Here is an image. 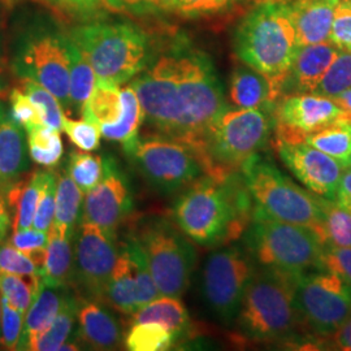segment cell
Listing matches in <instances>:
<instances>
[{"instance_id": "50", "label": "cell", "mask_w": 351, "mask_h": 351, "mask_svg": "<svg viewBox=\"0 0 351 351\" xmlns=\"http://www.w3.org/2000/svg\"><path fill=\"white\" fill-rule=\"evenodd\" d=\"M49 241V232H42L36 228H27L23 230H14L10 242L19 250L25 252L26 255L34 251L46 249Z\"/></svg>"}, {"instance_id": "36", "label": "cell", "mask_w": 351, "mask_h": 351, "mask_svg": "<svg viewBox=\"0 0 351 351\" xmlns=\"http://www.w3.org/2000/svg\"><path fill=\"white\" fill-rule=\"evenodd\" d=\"M177 342L175 335L156 323H133L125 336V346L130 351H164Z\"/></svg>"}, {"instance_id": "43", "label": "cell", "mask_w": 351, "mask_h": 351, "mask_svg": "<svg viewBox=\"0 0 351 351\" xmlns=\"http://www.w3.org/2000/svg\"><path fill=\"white\" fill-rule=\"evenodd\" d=\"M55 191L56 173L52 171L43 172V182L38 199L37 210L33 220V228L42 232H49L55 215Z\"/></svg>"}, {"instance_id": "54", "label": "cell", "mask_w": 351, "mask_h": 351, "mask_svg": "<svg viewBox=\"0 0 351 351\" xmlns=\"http://www.w3.org/2000/svg\"><path fill=\"white\" fill-rule=\"evenodd\" d=\"M10 228H11L10 206L7 203L4 193L0 190V242H3L7 237Z\"/></svg>"}, {"instance_id": "35", "label": "cell", "mask_w": 351, "mask_h": 351, "mask_svg": "<svg viewBox=\"0 0 351 351\" xmlns=\"http://www.w3.org/2000/svg\"><path fill=\"white\" fill-rule=\"evenodd\" d=\"M29 155L36 163L52 168L63 156V141L60 130L46 124L33 126L26 130Z\"/></svg>"}, {"instance_id": "49", "label": "cell", "mask_w": 351, "mask_h": 351, "mask_svg": "<svg viewBox=\"0 0 351 351\" xmlns=\"http://www.w3.org/2000/svg\"><path fill=\"white\" fill-rule=\"evenodd\" d=\"M53 8L68 16L88 20L97 17L106 7L104 0H46Z\"/></svg>"}, {"instance_id": "24", "label": "cell", "mask_w": 351, "mask_h": 351, "mask_svg": "<svg viewBox=\"0 0 351 351\" xmlns=\"http://www.w3.org/2000/svg\"><path fill=\"white\" fill-rule=\"evenodd\" d=\"M75 237H62L53 229L49 230L46 259L39 271L43 284L55 288H68L75 277Z\"/></svg>"}, {"instance_id": "1", "label": "cell", "mask_w": 351, "mask_h": 351, "mask_svg": "<svg viewBox=\"0 0 351 351\" xmlns=\"http://www.w3.org/2000/svg\"><path fill=\"white\" fill-rule=\"evenodd\" d=\"M130 86L143 121L158 136L184 142L202 156L208 128L228 108L221 82L204 52L177 40L154 56Z\"/></svg>"}, {"instance_id": "28", "label": "cell", "mask_w": 351, "mask_h": 351, "mask_svg": "<svg viewBox=\"0 0 351 351\" xmlns=\"http://www.w3.org/2000/svg\"><path fill=\"white\" fill-rule=\"evenodd\" d=\"M123 112L116 124L101 125V136L108 141L119 142L126 155L133 150L139 139V128L143 123L142 108L136 91L129 85L121 88Z\"/></svg>"}, {"instance_id": "17", "label": "cell", "mask_w": 351, "mask_h": 351, "mask_svg": "<svg viewBox=\"0 0 351 351\" xmlns=\"http://www.w3.org/2000/svg\"><path fill=\"white\" fill-rule=\"evenodd\" d=\"M276 149L281 162L304 188L322 198L335 199L343 171L339 162L306 142L276 141Z\"/></svg>"}, {"instance_id": "8", "label": "cell", "mask_w": 351, "mask_h": 351, "mask_svg": "<svg viewBox=\"0 0 351 351\" xmlns=\"http://www.w3.org/2000/svg\"><path fill=\"white\" fill-rule=\"evenodd\" d=\"M239 172L254 208L278 221L310 226L320 237L323 213L319 195L297 185L259 152L242 164Z\"/></svg>"}, {"instance_id": "5", "label": "cell", "mask_w": 351, "mask_h": 351, "mask_svg": "<svg viewBox=\"0 0 351 351\" xmlns=\"http://www.w3.org/2000/svg\"><path fill=\"white\" fill-rule=\"evenodd\" d=\"M297 277L275 268L258 267L234 320L242 337L258 343L294 337L300 328L294 306Z\"/></svg>"}, {"instance_id": "51", "label": "cell", "mask_w": 351, "mask_h": 351, "mask_svg": "<svg viewBox=\"0 0 351 351\" xmlns=\"http://www.w3.org/2000/svg\"><path fill=\"white\" fill-rule=\"evenodd\" d=\"M104 3L107 8L114 11L138 14L156 11V0H104Z\"/></svg>"}, {"instance_id": "4", "label": "cell", "mask_w": 351, "mask_h": 351, "mask_svg": "<svg viewBox=\"0 0 351 351\" xmlns=\"http://www.w3.org/2000/svg\"><path fill=\"white\" fill-rule=\"evenodd\" d=\"M69 38L88 59L98 81L113 85L130 82L149 65V36L132 23L90 21L75 26Z\"/></svg>"}, {"instance_id": "30", "label": "cell", "mask_w": 351, "mask_h": 351, "mask_svg": "<svg viewBox=\"0 0 351 351\" xmlns=\"http://www.w3.org/2000/svg\"><path fill=\"white\" fill-rule=\"evenodd\" d=\"M68 55H69V101L71 113L81 114L85 104L94 90L97 75L94 69L78 49V46L68 36Z\"/></svg>"}, {"instance_id": "40", "label": "cell", "mask_w": 351, "mask_h": 351, "mask_svg": "<svg viewBox=\"0 0 351 351\" xmlns=\"http://www.w3.org/2000/svg\"><path fill=\"white\" fill-rule=\"evenodd\" d=\"M349 88H351V52L339 50L315 88L314 94L336 98Z\"/></svg>"}, {"instance_id": "44", "label": "cell", "mask_w": 351, "mask_h": 351, "mask_svg": "<svg viewBox=\"0 0 351 351\" xmlns=\"http://www.w3.org/2000/svg\"><path fill=\"white\" fill-rule=\"evenodd\" d=\"M24 316L21 311L12 307L1 297V317H0V343L7 350H17L24 329Z\"/></svg>"}, {"instance_id": "53", "label": "cell", "mask_w": 351, "mask_h": 351, "mask_svg": "<svg viewBox=\"0 0 351 351\" xmlns=\"http://www.w3.org/2000/svg\"><path fill=\"white\" fill-rule=\"evenodd\" d=\"M332 343L339 350L351 351V315L348 320L332 335Z\"/></svg>"}, {"instance_id": "11", "label": "cell", "mask_w": 351, "mask_h": 351, "mask_svg": "<svg viewBox=\"0 0 351 351\" xmlns=\"http://www.w3.org/2000/svg\"><path fill=\"white\" fill-rule=\"evenodd\" d=\"M254 263L242 243L219 246L204 261L201 272V295L208 311L224 326L237 317L245 291L255 275Z\"/></svg>"}, {"instance_id": "12", "label": "cell", "mask_w": 351, "mask_h": 351, "mask_svg": "<svg viewBox=\"0 0 351 351\" xmlns=\"http://www.w3.org/2000/svg\"><path fill=\"white\" fill-rule=\"evenodd\" d=\"M151 188L169 195L206 173L199 152L184 142L151 136L139 138L126 155Z\"/></svg>"}, {"instance_id": "10", "label": "cell", "mask_w": 351, "mask_h": 351, "mask_svg": "<svg viewBox=\"0 0 351 351\" xmlns=\"http://www.w3.org/2000/svg\"><path fill=\"white\" fill-rule=\"evenodd\" d=\"M133 237L145 252L159 293L182 297L197 263V251L190 239L162 216L139 220Z\"/></svg>"}, {"instance_id": "27", "label": "cell", "mask_w": 351, "mask_h": 351, "mask_svg": "<svg viewBox=\"0 0 351 351\" xmlns=\"http://www.w3.org/2000/svg\"><path fill=\"white\" fill-rule=\"evenodd\" d=\"M103 302H107L121 314L133 315L139 308L133 265L121 246L119 247V258L104 291Z\"/></svg>"}, {"instance_id": "55", "label": "cell", "mask_w": 351, "mask_h": 351, "mask_svg": "<svg viewBox=\"0 0 351 351\" xmlns=\"http://www.w3.org/2000/svg\"><path fill=\"white\" fill-rule=\"evenodd\" d=\"M339 106V108L343 111V117L351 120V88L343 91L342 94L337 95L336 98H332Z\"/></svg>"}, {"instance_id": "20", "label": "cell", "mask_w": 351, "mask_h": 351, "mask_svg": "<svg viewBox=\"0 0 351 351\" xmlns=\"http://www.w3.org/2000/svg\"><path fill=\"white\" fill-rule=\"evenodd\" d=\"M77 301V337L93 350L117 349L123 339L117 319L99 301L85 297Z\"/></svg>"}, {"instance_id": "22", "label": "cell", "mask_w": 351, "mask_h": 351, "mask_svg": "<svg viewBox=\"0 0 351 351\" xmlns=\"http://www.w3.org/2000/svg\"><path fill=\"white\" fill-rule=\"evenodd\" d=\"M229 98L237 108H262L275 107L280 94L269 78L241 63L230 75Z\"/></svg>"}, {"instance_id": "31", "label": "cell", "mask_w": 351, "mask_h": 351, "mask_svg": "<svg viewBox=\"0 0 351 351\" xmlns=\"http://www.w3.org/2000/svg\"><path fill=\"white\" fill-rule=\"evenodd\" d=\"M77 306H78L77 297L66 289L62 307L56 315V317L45 332H42L39 336L33 339L29 350H60L64 342L73 336L75 322H77Z\"/></svg>"}, {"instance_id": "18", "label": "cell", "mask_w": 351, "mask_h": 351, "mask_svg": "<svg viewBox=\"0 0 351 351\" xmlns=\"http://www.w3.org/2000/svg\"><path fill=\"white\" fill-rule=\"evenodd\" d=\"M339 51L330 40L298 47L282 84L281 97L314 93Z\"/></svg>"}, {"instance_id": "48", "label": "cell", "mask_w": 351, "mask_h": 351, "mask_svg": "<svg viewBox=\"0 0 351 351\" xmlns=\"http://www.w3.org/2000/svg\"><path fill=\"white\" fill-rule=\"evenodd\" d=\"M329 40L339 50L351 52V0H339L333 14Z\"/></svg>"}, {"instance_id": "46", "label": "cell", "mask_w": 351, "mask_h": 351, "mask_svg": "<svg viewBox=\"0 0 351 351\" xmlns=\"http://www.w3.org/2000/svg\"><path fill=\"white\" fill-rule=\"evenodd\" d=\"M10 113L13 120L27 130L43 124L42 113L21 88H13L10 95Z\"/></svg>"}, {"instance_id": "25", "label": "cell", "mask_w": 351, "mask_h": 351, "mask_svg": "<svg viewBox=\"0 0 351 351\" xmlns=\"http://www.w3.org/2000/svg\"><path fill=\"white\" fill-rule=\"evenodd\" d=\"M133 323H156L175 335L177 342L184 339L191 328V320L185 304L180 298L159 295L154 301L139 307L132 315Z\"/></svg>"}, {"instance_id": "14", "label": "cell", "mask_w": 351, "mask_h": 351, "mask_svg": "<svg viewBox=\"0 0 351 351\" xmlns=\"http://www.w3.org/2000/svg\"><path fill=\"white\" fill-rule=\"evenodd\" d=\"M75 277L85 298L103 302L104 291L119 258L116 239L99 226L81 221L75 234Z\"/></svg>"}, {"instance_id": "47", "label": "cell", "mask_w": 351, "mask_h": 351, "mask_svg": "<svg viewBox=\"0 0 351 351\" xmlns=\"http://www.w3.org/2000/svg\"><path fill=\"white\" fill-rule=\"evenodd\" d=\"M0 274L39 275L37 265L11 242H0Z\"/></svg>"}, {"instance_id": "45", "label": "cell", "mask_w": 351, "mask_h": 351, "mask_svg": "<svg viewBox=\"0 0 351 351\" xmlns=\"http://www.w3.org/2000/svg\"><path fill=\"white\" fill-rule=\"evenodd\" d=\"M316 269L332 272L351 285V247H339L326 243L320 252Z\"/></svg>"}, {"instance_id": "39", "label": "cell", "mask_w": 351, "mask_h": 351, "mask_svg": "<svg viewBox=\"0 0 351 351\" xmlns=\"http://www.w3.org/2000/svg\"><path fill=\"white\" fill-rule=\"evenodd\" d=\"M242 0H156V11L178 17H202L223 12Z\"/></svg>"}, {"instance_id": "13", "label": "cell", "mask_w": 351, "mask_h": 351, "mask_svg": "<svg viewBox=\"0 0 351 351\" xmlns=\"http://www.w3.org/2000/svg\"><path fill=\"white\" fill-rule=\"evenodd\" d=\"M294 306L300 326L329 337L351 315V285L323 269L304 272L295 280Z\"/></svg>"}, {"instance_id": "19", "label": "cell", "mask_w": 351, "mask_h": 351, "mask_svg": "<svg viewBox=\"0 0 351 351\" xmlns=\"http://www.w3.org/2000/svg\"><path fill=\"white\" fill-rule=\"evenodd\" d=\"M25 129L17 124L10 110L0 101V190L7 191L29 168V149Z\"/></svg>"}, {"instance_id": "26", "label": "cell", "mask_w": 351, "mask_h": 351, "mask_svg": "<svg viewBox=\"0 0 351 351\" xmlns=\"http://www.w3.org/2000/svg\"><path fill=\"white\" fill-rule=\"evenodd\" d=\"M84 193L68 175L66 169L56 173L55 215L50 229L62 237H75L77 221L81 219Z\"/></svg>"}, {"instance_id": "7", "label": "cell", "mask_w": 351, "mask_h": 351, "mask_svg": "<svg viewBox=\"0 0 351 351\" xmlns=\"http://www.w3.org/2000/svg\"><path fill=\"white\" fill-rule=\"evenodd\" d=\"M275 107H228L220 113L208 128L202 145L206 173L232 172L263 150L274 133Z\"/></svg>"}, {"instance_id": "21", "label": "cell", "mask_w": 351, "mask_h": 351, "mask_svg": "<svg viewBox=\"0 0 351 351\" xmlns=\"http://www.w3.org/2000/svg\"><path fill=\"white\" fill-rule=\"evenodd\" d=\"M287 5L298 47L329 40L339 0H278Z\"/></svg>"}, {"instance_id": "32", "label": "cell", "mask_w": 351, "mask_h": 351, "mask_svg": "<svg viewBox=\"0 0 351 351\" xmlns=\"http://www.w3.org/2000/svg\"><path fill=\"white\" fill-rule=\"evenodd\" d=\"M303 142L333 158L343 168L351 165V120L341 117L313 134Z\"/></svg>"}, {"instance_id": "33", "label": "cell", "mask_w": 351, "mask_h": 351, "mask_svg": "<svg viewBox=\"0 0 351 351\" xmlns=\"http://www.w3.org/2000/svg\"><path fill=\"white\" fill-rule=\"evenodd\" d=\"M123 112V99L120 86L98 81L85 104L81 117L88 119L98 125L116 124Z\"/></svg>"}, {"instance_id": "29", "label": "cell", "mask_w": 351, "mask_h": 351, "mask_svg": "<svg viewBox=\"0 0 351 351\" xmlns=\"http://www.w3.org/2000/svg\"><path fill=\"white\" fill-rule=\"evenodd\" d=\"M43 172L37 171L26 180L20 178L5 194L10 208H14L13 232L33 226L38 199L43 182Z\"/></svg>"}, {"instance_id": "6", "label": "cell", "mask_w": 351, "mask_h": 351, "mask_svg": "<svg viewBox=\"0 0 351 351\" xmlns=\"http://www.w3.org/2000/svg\"><path fill=\"white\" fill-rule=\"evenodd\" d=\"M242 246L258 267L301 275L316 269L324 243L310 226L278 221L252 207Z\"/></svg>"}, {"instance_id": "37", "label": "cell", "mask_w": 351, "mask_h": 351, "mask_svg": "<svg viewBox=\"0 0 351 351\" xmlns=\"http://www.w3.org/2000/svg\"><path fill=\"white\" fill-rule=\"evenodd\" d=\"M40 275L0 274V295L8 303L26 314L40 287Z\"/></svg>"}, {"instance_id": "23", "label": "cell", "mask_w": 351, "mask_h": 351, "mask_svg": "<svg viewBox=\"0 0 351 351\" xmlns=\"http://www.w3.org/2000/svg\"><path fill=\"white\" fill-rule=\"evenodd\" d=\"M68 288H55L40 282L37 294L26 311L25 324L17 350H29L33 339L45 332L59 313Z\"/></svg>"}, {"instance_id": "42", "label": "cell", "mask_w": 351, "mask_h": 351, "mask_svg": "<svg viewBox=\"0 0 351 351\" xmlns=\"http://www.w3.org/2000/svg\"><path fill=\"white\" fill-rule=\"evenodd\" d=\"M63 130L80 150L90 152L101 146V126L91 120H73L64 116Z\"/></svg>"}, {"instance_id": "15", "label": "cell", "mask_w": 351, "mask_h": 351, "mask_svg": "<svg viewBox=\"0 0 351 351\" xmlns=\"http://www.w3.org/2000/svg\"><path fill=\"white\" fill-rule=\"evenodd\" d=\"M133 194L129 180L112 156L103 158V175L86 194L81 221L99 226L116 239L117 228L133 210Z\"/></svg>"}, {"instance_id": "38", "label": "cell", "mask_w": 351, "mask_h": 351, "mask_svg": "<svg viewBox=\"0 0 351 351\" xmlns=\"http://www.w3.org/2000/svg\"><path fill=\"white\" fill-rule=\"evenodd\" d=\"M66 172L75 181V185L86 195L94 188L103 175V158L81 151H72L68 162Z\"/></svg>"}, {"instance_id": "52", "label": "cell", "mask_w": 351, "mask_h": 351, "mask_svg": "<svg viewBox=\"0 0 351 351\" xmlns=\"http://www.w3.org/2000/svg\"><path fill=\"white\" fill-rule=\"evenodd\" d=\"M333 201L351 213V165L343 168Z\"/></svg>"}, {"instance_id": "41", "label": "cell", "mask_w": 351, "mask_h": 351, "mask_svg": "<svg viewBox=\"0 0 351 351\" xmlns=\"http://www.w3.org/2000/svg\"><path fill=\"white\" fill-rule=\"evenodd\" d=\"M21 90L34 101L42 113L43 124L58 130H63L64 110L59 99L47 88L30 80H21Z\"/></svg>"}, {"instance_id": "3", "label": "cell", "mask_w": 351, "mask_h": 351, "mask_svg": "<svg viewBox=\"0 0 351 351\" xmlns=\"http://www.w3.org/2000/svg\"><path fill=\"white\" fill-rule=\"evenodd\" d=\"M233 50L241 63L269 78L280 94L298 50L295 30L287 5L259 0L234 30Z\"/></svg>"}, {"instance_id": "2", "label": "cell", "mask_w": 351, "mask_h": 351, "mask_svg": "<svg viewBox=\"0 0 351 351\" xmlns=\"http://www.w3.org/2000/svg\"><path fill=\"white\" fill-rule=\"evenodd\" d=\"M175 224L202 247H219L242 237L252 215L243 177L236 172L206 173L176 199Z\"/></svg>"}, {"instance_id": "34", "label": "cell", "mask_w": 351, "mask_h": 351, "mask_svg": "<svg viewBox=\"0 0 351 351\" xmlns=\"http://www.w3.org/2000/svg\"><path fill=\"white\" fill-rule=\"evenodd\" d=\"M323 220L320 239L323 243L339 247H351V213L341 207L333 199L319 197Z\"/></svg>"}, {"instance_id": "56", "label": "cell", "mask_w": 351, "mask_h": 351, "mask_svg": "<svg viewBox=\"0 0 351 351\" xmlns=\"http://www.w3.org/2000/svg\"><path fill=\"white\" fill-rule=\"evenodd\" d=\"M0 317H1V295H0Z\"/></svg>"}, {"instance_id": "9", "label": "cell", "mask_w": 351, "mask_h": 351, "mask_svg": "<svg viewBox=\"0 0 351 351\" xmlns=\"http://www.w3.org/2000/svg\"><path fill=\"white\" fill-rule=\"evenodd\" d=\"M12 68L21 80L47 88L71 113L68 34L42 21L26 26L13 45Z\"/></svg>"}, {"instance_id": "16", "label": "cell", "mask_w": 351, "mask_h": 351, "mask_svg": "<svg viewBox=\"0 0 351 351\" xmlns=\"http://www.w3.org/2000/svg\"><path fill=\"white\" fill-rule=\"evenodd\" d=\"M274 114L276 141L298 143L308 134L343 117V111L332 98L303 93L281 97L277 101Z\"/></svg>"}]
</instances>
